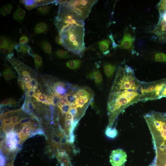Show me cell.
Returning a JSON list of instances; mask_svg holds the SVG:
<instances>
[{"mask_svg": "<svg viewBox=\"0 0 166 166\" xmlns=\"http://www.w3.org/2000/svg\"><path fill=\"white\" fill-rule=\"evenodd\" d=\"M141 101L140 89L110 91L109 96L107 109L111 118H115L129 106Z\"/></svg>", "mask_w": 166, "mask_h": 166, "instance_id": "cell-1", "label": "cell"}, {"mask_svg": "<svg viewBox=\"0 0 166 166\" xmlns=\"http://www.w3.org/2000/svg\"><path fill=\"white\" fill-rule=\"evenodd\" d=\"M84 26H70L59 34L63 46L68 51L80 57L85 50Z\"/></svg>", "mask_w": 166, "mask_h": 166, "instance_id": "cell-2", "label": "cell"}, {"mask_svg": "<svg viewBox=\"0 0 166 166\" xmlns=\"http://www.w3.org/2000/svg\"><path fill=\"white\" fill-rule=\"evenodd\" d=\"M116 73L110 91L140 89L141 81L136 78L134 70L130 66L127 65L119 66Z\"/></svg>", "mask_w": 166, "mask_h": 166, "instance_id": "cell-3", "label": "cell"}, {"mask_svg": "<svg viewBox=\"0 0 166 166\" xmlns=\"http://www.w3.org/2000/svg\"><path fill=\"white\" fill-rule=\"evenodd\" d=\"M84 20L73 12L68 7L60 4L54 24L60 34L68 27L74 25H84Z\"/></svg>", "mask_w": 166, "mask_h": 166, "instance_id": "cell-4", "label": "cell"}, {"mask_svg": "<svg viewBox=\"0 0 166 166\" xmlns=\"http://www.w3.org/2000/svg\"><path fill=\"white\" fill-rule=\"evenodd\" d=\"M166 84V78L151 82L141 81L140 85L141 101L153 100L161 98Z\"/></svg>", "mask_w": 166, "mask_h": 166, "instance_id": "cell-5", "label": "cell"}, {"mask_svg": "<svg viewBox=\"0 0 166 166\" xmlns=\"http://www.w3.org/2000/svg\"><path fill=\"white\" fill-rule=\"evenodd\" d=\"M97 0H65L60 4L68 7L73 12L84 20L89 16L93 6Z\"/></svg>", "mask_w": 166, "mask_h": 166, "instance_id": "cell-6", "label": "cell"}, {"mask_svg": "<svg viewBox=\"0 0 166 166\" xmlns=\"http://www.w3.org/2000/svg\"><path fill=\"white\" fill-rule=\"evenodd\" d=\"M157 7L159 13V20L152 33L160 42H166V0H161Z\"/></svg>", "mask_w": 166, "mask_h": 166, "instance_id": "cell-7", "label": "cell"}, {"mask_svg": "<svg viewBox=\"0 0 166 166\" xmlns=\"http://www.w3.org/2000/svg\"><path fill=\"white\" fill-rule=\"evenodd\" d=\"M127 160L126 152L123 149L113 150L109 157V161L112 166H124Z\"/></svg>", "mask_w": 166, "mask_h": 166, "instance_id": "cell-8", "label": "cell"}, {"mask_svg": "<svg viewBox=\"0 0 166 166\" xmlns=\"http://www.w3.org/2000/svg\"><path fill=\"white\" fill-rule=\"evenodd\" d=\"M71 85V84L68 83L61 81L57 82L53 86L54 93L62 98L68 94V91H69Z\"/></svg>", "mask_w": 166, "mask_h": 166, "instance_id": "cell-9", "label": "cell"}, {"mask_svg": "<svg viewBox=\"0 0 166 166\" xmlns=\"http://www.w3.org/2000/svg\"><path fill=\"white\" fill-rule=\"evenodd\" d=\"M18 136L14 132L12 131L6 134V145L9 150L15 149L18 145Z\"/></svg>", "mask_w": 166, "mask_h": 166, "instance_id": "cell-10", "label": "cell"}, {"mask_svg": "<svg viewBox=\"0 0 166 166\" xmlns=\"http://www.w3.org/2000/svg\"><path fill=\"white\" fill-rule=\"evenodd\" d=\"M134 40V39L131 35L129 33L125 32L120 42V48L126 49H131L132 47Z\"/></svg>", "mask_w": 166, "mask_h": 166, "instance_id": "cell-11", "label": "cell"}, {"mask_svg": "<svg viewBox=\"0 0 166 166\" xmlns=\"http://www.w3.org/2000/svg\"><path fill=\"white\" fill-rule=\"evenodd\" d=\"M23 125V127L18 134L20 141L26 139L30 135L31 130L34 128L31 123L24 124Z\"/></svg>", "mask_w": 166, "mask_h": 166, "instance_id": "cell-12", "label": "cell"}, {"mask_svg": "<svg viewBox=\"0 0 166 166\" xmlns=\"http://www.w3.org/2000/svg\"><path fill=\"white\" fill-rule=\"evenodd\" d=\"M14 49L18 53L28 54L34 57V54L33 53L30 46L27 44H16L15 45Z\"/></svg>", "mask_w": 166, "mask_h": 166, "instance_id": "cell-13", "label": "cell"}, {"mask_svg": "<svg viewBox=\"0 0 166 166\" xmlns=\"http://www.w3.org/2000/svg\"><path fill=\"white\" fill-rule=\"evenodd\" d=\"M33 97L38 102L46 105H50L49 96H47L44 93H42L39 90L36 92Z\"/></svg>", "mask_w": 166, "mask_h": 166, "instance_id": "cell-14", "label": "cell"}, {"mask_svg": "<svg viewBox=\"0 0 166 166\" xmlns=\"http://www.w3.org/2000/svg\"><path fill=\"white\" fill-rule=\"evenodd\" d=\"M88 77L94 80L95 84L100 85L102 81V77L101 73L99 70H94L89 73L88 76Z\"/></svg>", "mask_w": 166, "mask_h": 166, "instance_id": "cell-15", "label": "cell"}, {"mask_svg": "<svg viewBox=\"0 0 166 166\" xmlns=\"http://www.w3.org/2000/svg\"><path fill=\"white\" fill-rule=\"evenodd\" d=\"M25 11L21 8L20 5H18L16 10L13 14V19L19 22L22 21L25 17Z\"/></svg>", "mask_w": 166, "mask_h": 166, "instance_id": "cell-16", "label": "cell"}, {"mask_svg": "<svg viewBox=\"0 0 166 166\" xmlns=\"http://www.w3.org/2000/svg\"><path fill=\"white\" fill-rule=\"evenodd\" d=\"M75 94L77 97L93 98L92 92L87 88L80 87Z\"/></svg>", "mask_w": 166, "mask_h": 166, "instance_id": "cell-17", "label": "cell"}, {"mask_svg": "<svg viewBox=\"0 0 166 166\" xmlns=\"http://www.w3.org/2000/svg\"><path fill=\"white\" fill-rule=\"evenodd\" d=\"M92 100L93 98L77 97L75 102L74 106L77 108H82Z\"/></svg>", "mask_w": 166, "mask_h": 166, "instance_id": "cell-18", "label": "cell"}, {"mask_svg": "<svg viewBox=\"0 0 166 166\" xmlns=\"http://www.w3.org/2000/svg\"><path fill=\"white\" fill-rule=\"evenodd\" d=\"M110 44V41L108 39L103 40L98 43L99 48L101 51L105 54L108 53V49Z\"/></svg>", "mask_w": 166, "mask_h": 166, "instance_id": "cell-19", "label": "cell"}, {"mask_svg": "<svg viewBox=\"0 0 166 166\" xmlns=\"http://www.w3.org/2000/svg\"><path fill=\"white\" fill-rule=\"evenodd\" d=\"M103 69L106 76L108 77H110L114 74L115 70L116 67L114 65L107 63L104 65Z\"/></svg>", "mask_w": 166, "mask_h": 166, "instance_id": "cell-20", "label": "cell"}, {"mask_svg": "<svg viewBox=\"0 0 166 166\" xmlns=\"http://www.w3.org/2000/svg\"><path fill=\"white\" fill-rule=\"evenodd\" d=\"M81 64V61L79 59L69 60L66 63V66L69 69L75 70L79 68Z\"/></svg>", "mask_w": 166, "mask_h": 166, "instance_id": "cell-21", "label": "cell"}, {"mask_svg": "<svg viewBox=\"0 0 166 166\" xmlns=\"http://www.w3.org/2000/svg\"><path fill=\"white\" fill-rule=\"evenodd\" d=\"M48 29L47 24L44 22L37 23L34 28V32L36 34H40L45 32Z\"/></svg>", "mask_w": 166, "mask_h": 166, "instance_id": "cell-22", "label": "cell"}, {"mask_svg": "<svg viewBox=\"0 0 166 166\" xmlns=\"http://www.w3.org/2000/svg\"><path fill=\"white\" fill-rule=\"evenodd\" d=\"M105 134L107 137L111 139H114L118 135V131L115 127L108 126L106 129Z\"/></svg>", "mask_w": 166, "mask_h": 166, "instance_id": "cell-23", "label": "cell"}, {"mask_svg": "<svg viewBox=\"0 0 166 166\" xmlns=\"http://www.w3.org/2000/svg\"><path fill=\"white\" fill-rule=\"evenodd\" d=\"M2 75L4 79L7 81H10L15 77L13 72L9 67L6 68L3 70Z\"/></svg>", "mask_w": 166, "mask_h": 166, "instance_id": "cell-24", "label": "cell"}, {"mask_svg": "<svg viewBox=\"0 0 166 166\" xmlns=\"http://www.w3.org/2000/svg\"><path fill=\"white\" fill-rule=\"evenodd\" d=\"M15 45L14 43H13L0 47L1 53L4 55H8L12 52Z\"/></svg>", "mask_w": 166, "mask_h": 166, "instance_id": "cell-25", "label": "cell"}, {"mask_svg": "<svg viewBox=\"0 0 166 166\" xmlns=\"http://www.w3.org/2000/svg\"><path fill=\"white\" fill-rule=\"evenodd\" d=\"M41 48L46 53L50 54L52 53V47L50 44L46 41H43L40 44Z\"/></svg>", "mask_w": 166, "mask_h": 166, "instance_id": "cell-26", "label": "cell"}, {"mask_svg": "<svg viewBox=\"0 0 166 166\" xmlns=\"http://www.w3.org/2000/svg\"><path fill=\"white\" fill-rule=\"evenodd\" d=\"M13 6L11 3H8L3 6L0 9L1 14L6 16L9 14L11 12Z\"/></svg>", "mask_w": 166, "mask_h": 166, "instance_id": "cell-27", "label": "cell"}, {"mask_svg": "<svg viewBox=\"0 0 166 166\" xmlns=\"http://www.w3.org/2000/svg\"><path fill=\"white\" fill-rule=\"evenodd\" d=\"M33 58L35 68L38 70L42 65V58L40 56L36 53L34 54Z\"/></svg>", "mask_w": 166, "mask_h": 166, "instance_id": "cell-28", "label": "cell"}, {"mask_svg": "<svg viewBox=\"0 0 166 166\" xmlns=\"http://www.w3.org/2000/svg\"><path fill=\"white\" fill-rule=\"evenodd\" d=\"M55 54L59 58L62 59L68 58L71 56L67 51L62 49H58L56 51Z\"/></svg>", "mask_w": 166, "mask_h": 166, "instance_id": "cell-29", "label": "cell"}, {"mask_svg": "<svg viewBox=\"0 0 166 166\" xmlns=\"http://www.w3.org/2000/svg\"><path fill=\"white\" fill-rule=\"evenodd\" d=\"M155 60L157 62H166V54L162 53H157L155 54Z\"/></svg>", "mask_w": 166, "mask_h": 166, "instance_id": "cell-30", "label": "cell"}, {"mask_svg": "<svg viewBox=\"0 0 166 166\" xmlns=\"http://www.w3.org/2000/svg\"><path fill=\"white\" fill-rule=\"evenodd\" d=\"M37 6H42L50 4H58V0H35Z\"/></svg>", "mask_w": 166, "mask_h": 166, "instance_id": "cell-31", "label": "cell"}, {"mask_svg": "<svg viewBox=\"0 0 166 166\" xmlns=\"http://www.w3.org/2000/svg\"><path fill=\"white\" fill-rule=\"evenodd\" d=\"M38 82L34 78H32L28 83L25 84L26 88L28 89H37L38 88Z\"/></svg>", "mask_w": 166, "mask_h": 166, "instance_id": "cell-32", "label": "cell"}, {"mask_svg": "<svg viewBox=\"0 0 166 166\" xmlns=\"http://www.w3.org/2000/svg\"><path fill=\"white\" fill-rule=\"evenodd\" d=\"M16 102V100L13 98H9L5 99L2 101L1 106L12 105Z\"/></svg>", "mask_w": 166, "mask_h": 166, "instance_id": "cell-33", "label": "cell"}, {"mask_svg": "<svg viewBox=\"0 0 166 166\" xmlns=\"http://www.w3.org/2000/svg\"><path fill=\"white\" fill-rule=\"evenodd\" d=\"M13 43L9 38L1 36L0 38V46L2 47Z\"/></svg>", "mask_w": 166, "mask_h": 166, "instance_id": "cell-34", "label": "cell"}, {"mask_svg": "<svg viewBox=\"0 0 166 166\" xmlns=\"http://www.w3.org/2000/svg\"><path fill=\"white\" fill-rule=\"evenodd\" d=\"M66 96L68 101L69 104L71 105H74V104L77 96L75 94H68Z\"/></svg>", "mask_w": 166, "mask_h": 166, "instance_id": "cell-35", "label": "cell"}, {"mask_svg": "<svg viewBox=\"0 0 166 166\" xmlns=\"http://www.w3.org/2000/svg\"><path fill=\"white\" fill-rule=\"evenodd\" d=\"M50 7L47 6H44L37 9L38 12L41 14L45 15L47 14L49 12Z\"/></svg>", "mask_w": 166, "mask_h": 166, "instance_id": "cell-36", "label": "cell"}, {"mask_svg": "<svg viewBox=\"0 0 166 166\" xmlns=\"http://www.w3.org/2000/svg\"><path fill=\"white\" fill-rule=\"evenodd\" d=\"M52 105H58L61 98V97L53 93H52Z\"/></svg>", "mask_w": 166, "mask_h": 166, "instance_id": "cell-37", "label": "cell"}, {"mask_svg": "<svg viewBox=\"0 0 166 166\" xmlns=\"http://www.w3.org/2000/svg\"><path fill=\"white\" fill-rule=\"evenodd\" d=\"M14 126L11 124L9 125L4 126L3 127V131L7 134L13 131Z\"/></svg>", "mask_w": 166, "mask_h": 166, "instance_id": "cell-38", "label": "cell"}, {"mask_svg": "<svg viewBox=\"0 0 166 166\" xmlns=\"http://www.w3.org/2000/svg\"><path fill=\"white\" fill-rule=\"evenodd\" d=\"M71 105L69 104L62 106H59L58 107L60 108L61 112L63 113H66L69 112V109L71 106Z\"/></svg>", "mask_w": 166, "mask_h": 166, "instance_id": "cell-39", "label": "cell"}, {"mask_svg": "<svg viewBox=\"0 0 166 166\" xmlns=\"http://www.w3.org/2000/svg\"><path fill=\"white\" fill-rule=\"evenodd\" d=\"M68 112L71 114L73 117H75L77 114V108L74 105H71Z\"/></svg>", "mask_w": 166, "mask_h": 166, "instance_id": "cell-40", "label": "cell"}, {"mask_svg": "<svg viewBox=\"0 0 166 166\" xmlns=\"http://www.w3.org/2000/svg\"><path fill=\"white\" fill-rule=\"evenodd\" d=\"M29 41L28 37L26 35H22L20 38L19 42L20 44L22 45L26 44Z\"/></svg>", "mask_w": 166, "mask_h": 166, "instance_id": "cell-41", "label": "cell"}, {"mask_svg": "<svg viewBox=\"0 0 166 166\" xmlns=\"http://www.w3.org/2000/svg\"><path fill=\"white\" fill-rule=\"evenodd\" d=\"M11 117H7L3 120L2 122V125L3 127L9 125L11 124Z\"/></svg>", "mask_w": 166, "mask_h": 166, "instance_id": "cell-42", "label": "cell"}, {"mask_svg": "<svg viewBox=\"0 0 166 166\" xmlns=\"http://www.w3.org/2000/svg\"><path fill=\"white\" fill-rule=\"evenodd\" d=\"M21 3L24 4L25 5L30 6L36 3L35 0H20Z\"/></svg>", "mask_w": 166, "mask_h": 166, "instance_id": "cell-43", "label": "cell"}, {"mask_svg": "<svg viewBox=\"0 0 166 166\" xmlns=\"http://www.w3.org/2000/svg\"><path fill=\"white\" fill-rule=\"evenodd\" d=\"M68 104H69L68 101L66 97L65 96L61 98L58 106H62Z\"/></svg>", "mask_w": 166, "mask_h": 166, "instance_id": "cell-44", "label": "cell"}, {"mask_svg": "<svg viewBox=\"0 0 166 166\" xmlns=\"http://www.w3.org/2000/svg\"><path fill=\"white\" fill-rule=\"evenodd\" d=\"M31 123V119L29 118H24L21 119L18 122V124H22V125Z\"/></svg>", "mask_w": 166, "mask_h": 166, "instance_id": "cell-45", "label": "cell"}, {"mask_svg": "<svg viewBox=\"0 0 166 166\" xmlns=\"http://www.w3.org/2000/svg\"><path fill=\"white\" fill-rule=\"evenodd\" d=\"M21 109H19L14 110L6 112L4 115V117H11L14 114H15L20 110Z\"/></svg>", "mask_w": 166, "mask_h": 166, "instance_id": "cell-46", "label": "cell"}, {"mask_svg": "<svg viewBox=\"0 0 166 166\" xmlns=\"http://www.w3.org/2000/svg\"><path fill=\"white\" fill-rule=\"evenodd\" d=\"M18 83L19 87L24 92H25V86L23 82L21 79L18 77Z\"/></svg>", "mask_w": 166, "mask_h": 166, "instance_id": "cell-47", "label": "cell"}, {"mask_svg": "<svg viewBox=\"0 0 166 166\" xmlns=\"http://www.w3.org/2000/svg\"><path fill=\"white\" fill-rule=\"evenodd\" d=\"M36 89H28L27 93V96L29 97H33L36 93Z\"/></svg>", "mask_w": 166, "mask_h": 166, "instance_id": "cell-48", "label": "cell"}, {"mask_svg": "<svg viewBox=\"0 0 166 166\" xmlns=\"http://www.w3.org/2000/svg\"><path fill=\"white\" fill-rule=\"evenodd\" d=\"M18 117L17 116L12 117L11 124L15 126L18 122Z\"/></svg>", "mask_w": 166, "mask_h": 166, "instance_id": "cell-49", "label": "cell"}, {"mask_svg": "<svg viewBox=\"0 0 166 166\" xmlns=\"http://www.w3.org/2000/svg\"><path fill=\"white\" fill-rule=\"evenodd\" d=\"M6 160L1 153H0V166H5L6 164Z\"/></svg>", "mask_w": 166, "mask_h": 166, "instance_id": "cell-50", "label": "cell"}, {"mask_svg": "<svg viewBox=\"0 0 166 166\" xmlns=\"http://www.w3.org/2000/svg\"><path fill=\"white\" fill-rule=\"evenodd\" d=\"M73 121L65 120V127L68 129L70 128L72 125Z\"/></svg>", "mask_w": 166, "mask_h": 166, "instance_id": "cell-51", "label": "cell"}, {"mask_svg": "<svg viewBox=\"0 0 166 166\" xmlns=\"http://www.w3.org/2000/svg\"><path fill=\"white\" fill-rule=\"evenodd\" d=\"M74 117L69 112L67 113L65 115V120L73 121Z\"/></svg>", "mask_w": 166, "mask_h": 166, "instance_id": "cell-52", "label": "cell"}, {"mask_svg": "<svg viewBox=\"0 0 166 166\" xmlns=\"http://www.w3.org/2000/svg\"><path fill=\"white\" fill-rule=\"evenodd\" d=\"M55 42L58 44L61 45H63L61 37L59 34L56 37Z\"/></svg>", "mask_w": 166, "mask_h": 166, "instance_id": "cell-53", "label": "cell"}, {"mask_svg": "<svg viewBox=\"0 0 166 166\" xmlns=\"http://www.w3.org/2000/svg\"><path fill=\"white\" fill-rule=\"evenodd\" d=\"M25 6L26 9L28 10H31L32 9L36 7H37L36 4V2L35 4L31 6H28L25 5Z\"/></svg>", "mask_w": 166, "mask_h": 166, "instance_id": "cell-54", "label": "cell"}, {"mask_svg": "<svg viewBox=\"0 0 166 166\" xmlns=\"http://www.w3.org/2000/svg\"><path fill=\"white\" fill-rule=\"evenodd\" d=\"M61 161L64 165H66L68 164V161L67 159L65 157H62L61 159Z\"/></svg>", "mask_w": 166, "mask_h": 166, "instance_id": "cell-55", "label": "cell"}, {"mask_svg": "<svg viewBox=\"0 0 166 166\" xmlns=\"http://www.w3.org/2000/svg\"><path fill=\"white\" fill-rule=\"evenodd\" d=\"M44 133L43 132V131L41 129H38L36 131L34 134H33L32 135L33 136L37 134H44Z\"/></svg>", "mask_w": 166, "mask_h": 166, "instance_id": "cell-56", "label": "cell"}, {"mask_svg": "<svg viewBox=\"0 0 166 166\" xmlns=\"http://www.w3.org/2000/svg\"><path fill=\"white\" fill-rule=\"evenodd\" d=\"M166 97V84L162 93L161 97Z\"/></svg>", "mask_w": 166, "mask_h": 166, "instance_id": "cell-57", "label": "cell"}, {"mask_svg": "<svg viewBox=\"0 0 166 166\" xmlns=\"http://www.w3.org/2000/svg\"><path fill=\"white\" fill-rule=\"evenodd\" d=\"M14 53L12 51L10 53V54H9L7 55L6 57V58L7 60L11 59L12 58H13V57L14 56Z\"/></svg>", "mask_w": 166, "mask_h": 166, "instance_id": "cell-58", "label": "cell"}, {"mask_svg": "<svg viewBox=\"0 0 166 166\" xmlns=\"http://www.w3.org/2000/svg\"><path fill=\"white\" fill-rule=\"evenodd\" d=\"M6 166H13V164L10 162Z\"/></svg>", "mask_w": 166, "mask_h": 166, "instance_id": "cell-59", "label": "cell"}]
</instances>
